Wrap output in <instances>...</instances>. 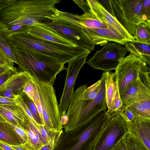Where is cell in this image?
I'll return each mask as SVG.
<instances>
[{"label":"cell","instance_id":"obj_1","mask_svg":"<svg viewBox=\"0 0 150 150\" xmlns=\"http://www.w3.org/2000/svg\"><path fill=\"white\" fill-rule=\"evenodd\" d=\"M59 0H16L10 6L0 11V24L7 26L20 24L32 26L42 25L50 20Z\"/></svg>","mask_w":150,"mask_h":150},{"label":"cell","instance_id":"obj_2","mask_svg":"<svg viewBox=\"0 0 150 150\" xmlns=\"http://www.w3.org/2000/svg\"><path fill=\"white\" fill-rule=\"evenodd\" d=\"M106 72H104L100 79L101 88L97 96L92 100L83 98L87 84L81 86L74 91L71 97L65 114L67 118L66 124L63 126L64 131L74 129L88 122L102 111L107 108L105 97V79Z\"/></svg>","mask_w":150,"mask_h":150},{"label":"cell","instance_id":"obj_3","mask_svg":"<svg viewBox=\"0 0 150 150\" xmlns=\"http://www.w3.org/2000/svg\"><path fill=\"white\" fill-rule=\"evenodd\" d=\"M102 111L86 124L74 129L59 132L52 150H92L110 117Z\"/></svg>","mask_w":150,"mask_h":150},{"label":"cell","instance_id":"obj_4","mask_svg":"<svg viewBox=\"0 0 150 150\" xmlns=\"http://www.w3.org/2000/svg\"><path fill=\"white\" fill-rule=\"evenodd\" d=\"M7 39L12 47L38 53L52 57L64 64L91 52L84 47L43 40L28 33L9 35Z\"/></svg>","mask_w":150,"mask_h":150},{"label":"cell","instance_id":"obj_5","mask_svg":"<svg viewBox=\"0 0 150 150\" xmlns=\"http://www.w3.org/2000/svg\"><path fill=\"white\" fill-rule=\"evenodd\" d=\"M17 64L32 78L53 85L57 74L66 70L64 64L50 57L18 48L14 50Z\"/></svg>","mask_w":150,"mask_h":150},{"label":"cell","instance_id":"obj_6","mask_svg":"<svg viewBox=\"0 0 150 150\" xmlns=\"http://www.w3.org/2000/svg\"><path fill=\"white\" fill-rule=\"evenodd\" d=\"M34 80L40 101L44 126L48 130L59 132L63 126L53 85Z\"/></svg>","mask_w":150,"mask_h":150},{"label":"cell","instance_id":"obj_7","mask_svg":"<svg viewBox=\"0 0 150 150\" xmlns=\"http://www.w3.org/2000/svg\"><path fill=\"white\" fill-rule=\"evenodd\" d=\"M143 0H110L115 17L134 40L138 25L146 23L141 15Z\"/></svg>","mask_w":150,"mask_h":150},{"label":"cell","instance_id":"obj_8","mask_svg":"<svg viewBox=\"0 0 150 150\" xmlns=\"http://www.w3.org/2000/svg\"><path fill=\"white\" fill-rule=\"evenodd\" d=\"M110 117L92 150H112L127 133L126 123L118 112Z\"/></svg>","mask_w":150,"mask_h":150},{"label":"cell","instance_id":"obj_9","mask_svg":"<svg viewBox=\"0 0 150 150\" xmlns=\"http://www.w3.org/2000/svg\"><path fill=\"white\" fill-rule=\"evenodd\" d=\"M125 47L116 42H108L86 62L95 69L104 72L115 70L127 52Z\"/></svg>","mask_w":150,"mask_h":150},{"label":"cell","instance_id":"obj_10","mask_svg":"<svg viewBox=\"0 0 150 150\" xmlns=\"http://www.w3.org/2000/svg\"><path fill=\"white\" fill-rule=\"evenodd\" d=\"M63 38L71 42L76 46L86 48L91 52L95 45L81 28L55 19H51L46 23L40 25Z\"/></svg>","mask_w":150,"mask_h":150},{"label":"cell","instance_id":"obj_11","mask_svg":"<svg viewBox=\"0 0 150 150\" xmlns=\"http://www.w3.org/2000/svg\"><path fill=\"white\" fill-rule=\"evenodd\" d=\"M144 62L131 53L121 59L115 72L119 94L127 85L139 78V70Z\"/></svg>","mask_w":150,"mask_h":150},{"label":"cell","instance_id":"obj_12","mask_svg":"<svg viewBox=\"0 0 150 150\" xmlns=\"http://www.w3.org/2000/svg\"><path fill=\"white\" fill-rule=\"evenodd\" d=\"M89 54L83 55L68 62L65 84L59 104L61 117L65 115L71 97L74 92L75 81L80 70L86 62Z\"/></svg>","mask_w":150,"mask_h":150},{"label":"cell","instance_id":"obj_13","mask_svg":"<svg viewBox=\"0 0 150 150\" xmlns=\"http://www.w3.org/2000/svg\"><path fill=\"white\" fill-rule=\"evenodd\" d=\"M82 29L94 45L104 46L108 42L112 41L124 45L128 42L119 32L110 25L107 28H83Z\"/></svg>","mask_w":150,"mask_h":150},{"label":"cell","instance_id":"obj_14","mask_svg":"<svg viewBox=\"0 0 150 150\" xmlns=\"http://www.w3.org/2000/svg\"><path fill=\"white\" fill-rule=\"evenodd\" d=\"M31 78L24 71L13 75L0 86V96L15 99L18 96H21L25 85Z\"/></svg>","mask_w":150,"mask_h":150},{"label":"cell","instance_id":"obj_15","mask_svg":"<svg viewBox=\"0 0 150 150\" xmlns=\"http://www.w3.org/2000/svg\"><path fill=\"white\" fill-rule=\"evenodd\" d=\"M87 1L91 11L102 22L113 27L128 42L134 40L120 24L116 18L107 11L98 0H87Z\"/></svg>","mask_w":150,"mask_h":150},{"label":"cell","instance_id":"obj_16","mask_svg":"<svg viewBox=\"0 0 150 150\" xmlns=\"http://www.w3.org/2000/svg\"><path fill=\"white\" fill-rule=\"evenodd\" d=\"M105 91L107 111L110 113L117 112L123 105L117 89L115 73L106 72Z\"/></svg>","mask_w":150,"mask_h":150},{"label":"cell","instance_id":"obj_17","mask_svg":"<svg viewBox=\"0 0 150 150\" xmlns=\"http://www.w3.org/2000/svg\"><path fill=\"white\" fill-rule=\"evenodd\" d=\"M24 112L25 119L20 126L26 133L27 141L25 144L22 145L29 150H38L44 145L38 124L35 120H31Z\"/></svg>","mask_w":150,"mask_h":150},{"label":"cell","instance_id":"obj_18","mask_svg":"<svg viewBox=\"0 0 150 150\" xmlns=\"http://www.w3.org/2000/svg\"><path fill=\"white\" fill-rule=\"evenodd\" d=\"M129 106L135 118L150 119V89L144 85Z\"/></svg>","mask_w":150,"mask_h":150},{"label":"cell","instance_id":"obj_19","mask_svg":"<svg viewBox=\"0 0 150 150\" xmlns=\"http://www.w3.org/2000/svg\"><path fill=\"white\" fill-rule=\"evenodd\" d=\"M126 126L128 133L150 149V119L135 118Z\"/></svg>","mask_w":150,"mask_h":150},{"label":"cell","instance_id":"obj_20","mask_svg":"<svg viewBox=\"0 0 150 150\" xmlns=\"http://www.w3.org/2000/svg\"><path fill=\"white\" fill-rule=\"evenodd\" d=\"M28 33L36 38L43 40L76 46L74 43L40 24L31 26Z\"/></svg>","mask_w":150,"mask_h":150},{"label":"cell","instance_id":"obj_21","mask_svg":"<svg viewBox=\"0 0 150 150\" xmlns=\"http://www.w3.org/2000/svg\"><path fill=\"white\" fill-rule=\"evenodd\" d=\"M0 115L6 122L20 126L25 118L24 112L18 104L0 105Z\"/></svg>","mask_w":150,"mask_h":150},{"label":"cell","instance_id":"obj_22","mask_svg":"<svg viewBox=\"0 0 150 150\" xmlns=\"http://www.w3.org/2000/svg\"><path fill=\"white\" fill-rule=\"evenodd\" d=\"M125 45L128 52L141 59L150 67V44L141 43L134 40L127 42Z\"/></svg>","mask_w":150,"mask_h":150},{"label":"cell","instance_id":"obj_23","mask_svg":"<svg viewBox=\"0 0 150 150\" xmlns=\"http://www.w3.org/2000/svg\"><path fill=\"white\" fill-rule=\"evenodd\" d=\"M144 85L139 78L127 85L120 93L123 105H130L137 97L140 90Z\"/></svg>","mask_w":150,"mask_h":150},{"label":"cell","instance_id":"obj_24","mask_svg":"<svg viewBox=\"0 0 150 150\" xmlns=\"http://www.w3.org/2000/svg\"><path fill=\"white\" fill-rule=\"evenodd\" d=\"M0 140L10 145L21 144L13 129L7 122H0Z\"/></svg>","mask_w":150,"mask_h":150},{"label":"cell","instance_id":"obj_25","mask_svg":"<svg viewBox=\"0 0 150 150\" xmlns=\"http://www.w3.org/2000/svg\"><path fill=\"white\" fill-rule=\"evenodd\" d=\"M9 35L8 32L5 26L0 28V49L12 62L17 64L14 51L8 40L7 38Z\"/></svg>","mask_w":150,"mask_h":150},{"label":"cell","instance_id":"obj_26","mask_svg":"<svg viewBox=\"0 0 150 150\" xmlns=\"http://www.w3.org/2000/svg\"><path fill=\"white\" fill-rule=\"evenodd\" d=\"M135 40L141 43L150 44V23H142L138 25Z\"/></svg>","mask_w":150,"mask_h":150},{"label":"cell","instance_id":"obj_27","mask_svg":"<svg viewBox=\"0 0 150 150\" xmlns=\"http://www.w3.org/2000/svg\"><path fill=\"white\" fill-rule=\"evenodd\" d=\"M21 96L25 103L31 112L35 121L38 124L44 126L43 121L33 102L24 92Z\"/></svg>","mask_w":150,"mask_h":150},{"label":"cell","instance_id":"obj_28","mask_svg":"<svg viewBox=\"0 0 150 150\" xmlns=\"http://www.w3.org/2000/svg\"><path fill=\"white\" fill-rule=\"evenodd\" d=\"M101 80L100 79L90 86L87 87L83 96V98L86 100L95 99L99 93L101 88Z\"/></svg>","mask_w":150,"mask_h":150},{"label":"cell","instance_id":"obj_29","mask_svg":"<svg viewBox=\"0 0 150 150\" xmlns=\"http://www.w3.org/2000/svg\"><path fill=\"white\" fill-rule=\"evenodd\" d=\"M125 141L129 150H150L142 142L127 132L125 136Z\"/></svg>","mask_w":150,"mask_h":150},{"label":"cell","instance_id":"obj_30","mask_svg":"<svg viewBox=\"0 0 150 150\" xmlns=\"http://www.w3.org/2000/svg\"><path fill=\"white\" fill-rule=\"evenodd\" d=\"M5 27L8 32L9 36L16 34L28 33L31 26L20 24H16Z\"/></svg>","mask_w":150,"mask_h":150},{"label":"cell","instance_id":"obj_31","mask_svg":"<svg viewBox=\"0 0 150 150\" xmlns=\"http://www.w3.org/2000/svg\"><path fill=\"white\" fill-rule=\"evenodd\" d=\"M124 120L126 123H130L135 119L134 113L129 106L123 105L117 112Z\"/></svg>","mask_w":150,"mask_h":150},{"label":"cell","instance_id":"obj_32","mask_svg":"<svg viewBox=\"0 0 150 150\" xmlns=\"http://www.w3.org/2000/svg\"><path fill=\"white\" fill-rule=\"evenodd\" d=\"M38 128L41 133L43 145L49 142L58 132L48 130L44 126L39 124Z\"/></svg>","mask_w":150,"mask_h":150},{"label":"cell","instance_id":"obj_33","mask_svg":"<svg viewBox=\"0 0 150 150\" xmlns=\"http://www.w3.org/2000/svg\"><path fill=\"white\" fill-rule=\"evenodd\" d=\"M8 123L13 129L21 144H25L27 141V137L24 130L19 125L8 122Z\"/></svg>","mask_w":150,"mask_h":150},{"label":"cell","instance_id":"obj_34","mask_svg":"<svg viewBox=\"0 0 150 150\" xmlns=\"http://www.w3.org/2000/svg\"><path fill=\"white\" fill-rule=\"evenodd\" d=\"M142 18L146 23H150V0H144L141 10Z\"/></svg>","mask_w":150,"mask_h":150},{"label":"cell","instance_id":"obj_35","mask_svg":"<svg viewBox=\"0 0 150 150\" xmlns=\"http://www.w3.org/2000/svg\"><path fill=\"white\" fill-rule=\"evenodd\" d=\"M36 85L33 79L31 78L25 85L23 92L25 93L27 96L32 101Z\"/></svg>","mask_w":150,"mask_h":150},{"label":"cell","instance_id":"obj_36","mask_svg":"<svg viewBox=\"0 0 150 150\" xmlns=\"http://www.w3.org/2000/svg\"><path fill=\"white\" fill-rule=\"evenodd\" d=\"M17 69L14 67L0 74V86L13 75L18 73Z\"/></svg>","mask_w":150,"mask_h":150},{"label":"cell","instance_id":"obj_37","mask_svg":"<svg viewBox=\"0 0 150 150\" xmlns=\"http://www.w3.org/2000/svg\"><path fill=\"white\" fill-rule=\"evenodd\" d=\"M59 132H58L49 142L38 150H52L58 138Z\"/></svg>","mask_w":150,"mask_h":150},{"label":"cell","instance_id":"obj_38","mask_svg":"<svg viewBox=\"0 0 150 150\" xmlns=\"http://www.w3.org/2000/svg\"><path fill=\"white\" fill-rule=\"evenodd\" d=\"M73 1L84 12H88L91 10L87 0H74Z\"/></svg>","mask_w":150,"mask_h":150},{"label":"cell","instance_id":"obj_39","mask_svg":"<svg viewBox=\"0 0 150 150\" xmlns=\"http://www.w3.org/2000/svg\"><path fill=\"white\" fill-rule=\"evenodd\" d=\"M33 101L34 103L35 106H36L38 110V111L39 113V114L40 115V116L41 118L43 121L42 117L41 107L39 97V95L37 91L36 86L34 93Z\"/></svg>","mask_w":150,"mask_h":150},{"label":"cell","instance_id":"obj_40","mask_svg":"<svg viewBox=\"0 0 150 150\" xmlns=\"http://www.w3.org/2000/svg\"><path fill=\"white\" fill-rule=\"evenodd\" d=\"M98 1L107 11L112 16L115 17L110 0H98Z\"/></svg>","mask_w":150,"mask_h":150},{"label":"cell","instance_id":"obj_41","mask_svg":"<svg viewBox=\"0 0 150 150\" xmlns=\"http://www.w3.org/2000/svg\"><path fill=\"white\" fill-rule=\"evenodd\" d=\"M13 63L5 55L0 49V66H13Z\"/></svg>","mask_w":150,"mask_h":150},{"label":"cell","instance_id":"obj_42","mask_svg":"<svg viewBox=\"0 0 150 150\" xmlns=\"http://www.w3.org/2000/svg\"><path fill=\"white\" fill-rule=\"evenodd\" d=\"M18 103L15 99L0 96V105H15Z\"/></svg>","mask_w":150,"mask_h":150},{"label":"cell","instance_id":"obj_43","mask_svg":"<svg viewBox=\"0 0 150 150\" xmlns=\"http://www.w3.org/2000/svg\"><path fill=\"white\" fill-rule=\"evenodd\" d=\"M125 136L114 147L113 150H129L126 142Z\"/></svg>","mask_w":150,"mask_h":150},{"label":"cell","instance_id":"obj_44","mask_svg":"<svg viewBox=\"0 0 150 150\" xmlns=\"http://www.w3.org/2000/svg\"><path fill=\"white\" fill-rule=\"evenodd\" d=\"M16 0H0V11L13 4Z\"/></svg>","mask_w":150,"mask_h":150},{"label":"cell","instance_id":"obj_45","mask_svg":"<svg viewBox=\"0 0 150 150\" xmlns=\"http://www.w3.org/2000/svg\"><path fill=\"white\" fill-rule=\"evenodd\" d=\"M0 150H13L9 144L0 140Z\"/></svg>","mask_w":150,"mask_h":150},{"label":"cell","instance_id":"obj_46","mask_svg":"<svg viewBox=\"0 0 150 150\" xmlns=\"http://www.w3.org/2000/svg\"><path fill=\"white\" fill-rule=\"evenodd\" d=\"M9 145L13 150H29L23 147L22 144L19 145H11L9 144Z\"/></svg>","mask_w":150,"mask_h":150},{"label":"cell","instance_id":"obj_47","mask_svg":"<svg viewBox=\"0 0 150 150\" xmlns=\"http://www.w3.org/2000/svg\"><path fill=\"white\" fill-rule=\"evenodd\" d=\"M13 67V66L11 65L0 66V74Z\"/></svg>","mask_w":150,"mask_h":150},{"label":"cell","instance_id":"obj_48","mask_svg":"<svg viewBox=\"0 0 150 150\" xmlns=\"http://www.w3.org/2000/svg\"><path fill=\"white\" fill-rule=\"evenodd\" d=\"M6 122L4 118L0 115V122Z\"/></svg>","mask_w":150,"mask_h":150},{"label":"cell","instance_id":"obj_49","mask_svg":"<svg viewBox=\"0 0 150 150\" xmlns=\"http://www.w3.org/2000/svg\"><path fill=\"white\" fill-rule=\"evenodd\" d=\"M3 25H2L1 24H0V28H2V27H3Z\"/></svg>","mask_w":150,"mask_h":150},{"label":"cell","instance_id":"obj_50","mask_svg":"<svg viewBox=\"0 0 150 150\" xmlns=\"http://www.w3.org/2000/svg\"></svg>","mask_w":150,"mask_h":150}]
</instances>
